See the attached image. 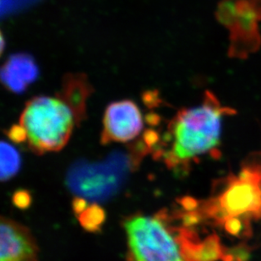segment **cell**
Returning a JSON list of instances; mask_svg holds the SVG:
<instances>
[{
	"instance_id": "8",
	"label": "cell",
	"mask_w": 261,
	"mask_h": 261,
	"mask_svg": "<svg viewBox=\"0 0 261 261\" xmlns=\"http://www.w3.org/2000/svg\"><path fill=\"white\" fill-rule=\"evenodd\" d=\"M0 231V261H37V244L27 227L2 218Z\"/></svg>"
},
{
	"instance_id": "1",
	"label": "cell",
	"mask_w": 261,
	"mask_h": 261,
	"mask_svg": "<svg viewBox=\"0 0 261 261\" xmlns=\"http://www.w3.org/2000/svg\"><path fill=\"white\" fill-rule=\"evenodd\" d=\"M92 87L85 74H69L55 96H38L25 104L19 125L35 152L58 151L68 143L74 125L84 118Z\"/></svg>"
},
{
	"instance_id": "11",
	"label": "cell",
	"mask_w": 261,
	"mask_h": 261,
	"mask_svg": "<svg viewBox=\"0 0 261 261\" xmlns=\"http://www.w3.org/2000/svg\"><path fill=\"white\" fill-rule=\"evenodd\" d=\"M20 155L13 145L1 142V180L6 181L14 177L20 168Z\"/></svg>"
},
{
	"instance_id": "3",
	"label": "cell",
	"mask_w": 261,
	"mask_h": 261,
	"mask_svg": "<svg viewBox=\"0 0 261 261\" xmlns=\"http://www.w3.org/2000/svg\"><path fill=\"white\" fill-rule=\"evenodd\" d=\"M200 213L221 224L231 217L261 218V168L248 166L227 177L222 192L204 202Z\"/></svg>"
},
{
	"instance_id": "6",
	"label": "cell",
	"mask_w": 261,
	"mask_h": 261,
	"mask_svg": "<svg viewBox=\"0 0 261 261\" xmlns=\"http://www.w3.org/2000/svg\"><path fill=\"white\" fill-rule=\"evenodd\" d=\"M132 162L127 155L115 154L101 163H77L69 170L68 185L81 197L106 200L119 189Z\"/></svg>"
},
{
	"instance_id": "12",
	"label": "cell",
	"mask_w": 261,
	"mask_h": 261,
	"mask_svg": "<svg viewBox=\"0 0 261 261\" xmlns=\"http://www.w3.org/2000/svg\"><path fill=\"white\" fill-rule=\"evenodd\" d=\"M75 214L79 218L82 227L91 232H96L100 229L105 220L103 210L96 204L88 205L87 204Z\"/></svg>"
},
{
	"instance_id": "4",
	"label": "cell",
	"mask_w": 261,
	"mask_h": 261,
	"mask_svg": "<svg viewBox=\"0 0 261 261\" xmlns=\"http://www.w3.org/2000/svg\"><path fill=\"white\" fill-rule=\"evenodd\" d=\"M130 261H186L163 217L136 216L124 222Z\"/></svg>"
},
{
	"instance_id": "14",
	"label": "cell",
	"mask_w": 261,
	"mask_h": 261,
	"mask_svg": "<svg viewBox=\"0 0 261 261\" xmlns=\"http://www.w3.org/2000/svg\"><path fill=\"white\" fill-rule=\"evenodd\" d=\"M14 200H15V204H17L19 207L28 206V204L31 202L29 195L25 191H19L16 193Z\"/></svg>"
},
{
	"instance_id": "10",
	"label": "cell",
	"mask_w": 261,
	"mask_h": 261,
	"mask_svg": "<svg viewBox=\"0 0 261 261\" xmlns=\"http://www.w3.org/2000/svg\"><path fill=\"white\" fill-rule=\"evenodd\" d=\"M37 69L32 59L23 56L13 57L3 69V80L12 91H21L33 81Z\"/></svg>"
},
{
	"instance_id": "7",
	"label": "cell",
	"mask_w": 261,
	"mask_h": 261,
	"mask_svg": "<svg viewBox=\"0 0 261 261\" xmlns=\"http://www.w3.org/2000/svg\"><path fill=\"white\" fill-rule=\"evenodd\" d=\"M101 143L127 142L136 139L143 129V118L138 105L131 100L109 104L103 117Z\"/></svg>"
},
{
	"instance_id": "13",
	"label": "cell",
	"mask_w": 261,
	"mask_h": 261,
	"mask_svg": "<svg viewBox=\"0 0 261 261\" xmlns=\"http://www.w3.org/2000/svg\"><path fill=\"white\" fill-rule=\"evenodd\" d=\"M222 225L228 233L234 236L245 235L249 230V221L238 217L228 218Z\"/></svg>"
},
{
	"instance_id": "9",
	"label": "cell",
	"mask_w": 261,
	"mask_h": 261,
	"mask_svg": "<svg viewBox=\"0 0 261 261\" xmlns=\"http://www.w3.org/2000/svg\"><path fill=\"white\" fill-rule=\"evenodd\" d=\"M176 235L186 261H217L223 259L225 249L216 234L200 240L190 228H180Z\"/></svg>"
},
{
	"instance_id": "5",
	"label": "cell",
	"mask_w": 261,
	"mask_h": 261,
	"mask_svg": "<svg viewBox=\"0 0 261 261\" xmlns=\"http://www.w3.org/2000/svg\"><path fill=\"white\" fill-rule=\"evenodd\" d=\"M217 19L230 32L229 56L245 59L261 46V0H222Z\"/></svg>"
},
{
	"instance_id": "2",
	"label": "cell",
	"mask_w": 261,
	"mask_h": 261,
	"mask_svg": "<svg viewBox=\"0 0 261 261\" xmlns=\"http://www.w3.org/2000/svg\"><path fill=\"white\" fill-rule=\"evenodd\" d=\"M234 113L206 91L202 103L180 110L171 120L165 136L168 148L159 154L169 168H177L211 152L219 145L222 119Z\"/></svg>"
}]
</instances>
